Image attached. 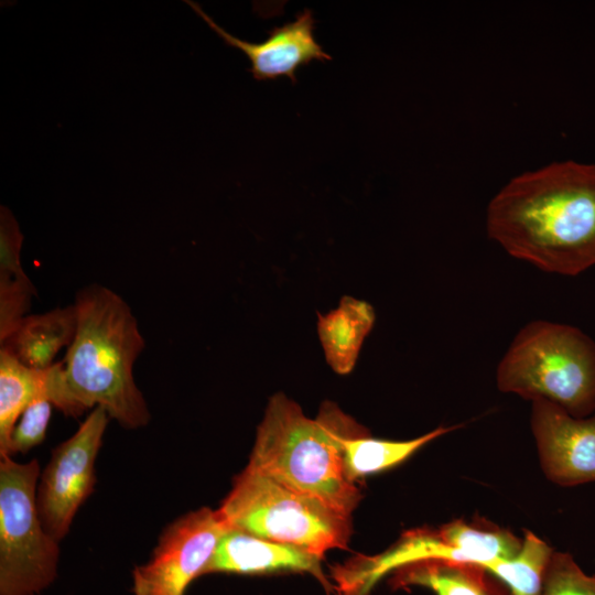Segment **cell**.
Masks as SVG:
<instances>
[{"label":"cell","instance_id":"1","mask_svg":"<svg viewBox=\"0 0 595 595\" xmlns=\"http://www.w3.org/2000/svg\"><path fill=\"white\" fill-rule=\"evenodd\" d=\"M489 238L545 272L595 266V165L553 162L512 177L491 198Z\"/></svg>","mask_w":595,"mask_h":595},{"label":"cell","instance_id":"2","mask_svg":"<svg viewBox=\"0 0 595 595\" xmlns=\"http://www.w3.org/2000/svg\"><path fill=\"white\" fill-rule=\"evenodd\" d=\"M74 307V339L47 369L53 405L71 416L101 407L125 429L147 425L150 411L133 378L145 343L130 306L109 288L90 284L76 293Z\"/></svg>","mask_w":595,"mask_h":595},{"label":"cell","instance_id":"3","mask_svg":"<svg viewBox=\"0 0 595 595\" xmlns=\"http://www.w3.org/2000/svg\"><path fill=\"white\" fill-rule=\"evenodd\" d=\"M367 433L333 402L310 419L279 392L269 400L248 466L350 517L361 495L346 475L342 440Z\"/></svg>","mask_w":595,"mask_h":595},{"label":"cell","instance_id":"4","mask_svg":"<svg viewBox=\"0 0 595 595\" xmlns=\"http://www.w3.org/2000/svg\"><path fill=\"white\" fill-rule=\"evenodd\" d=\"M496 382L501 392L543 399L585 418L595 410V344L574 326L532 321L500 359Z\"/></svg>","mask_w":595,"mask_h":595},{"label":"cell","instance_id":"5","mask_svg":"<svg viewBox=\"0 0 595 595\" xmlns=\"http://www.w3.org/2000/svg\"><path fill=\"white\" fill-rule=\"evenodd\" d=\"M228 529L300 547L318 556L345 549L350 517L250 467L235 477L217 509Z\"/></svg>","mask_w":595,"mask_h":595},{"label":"cell","instance_id":"6","mask_svg":"<svg viewBox=\"0 0 595 595\" xmlns=\"http://www.w3.org/2000/svg\"><path fill=\"white\" fill-rule=\"evenodd\" d=\"M40 465L0 455V595H35L57 576L58 541L36 506Z\"/></svg>","mask_w":595,"mask_h":595},{"label":"cell","instance_id":"7","mask_svg":"<svg viewBox=\"0 0 595 595\" xmlns=\"http://www.w3.org/2000/svg\"><path fill=\"white\" fill-rule=\"evenodd\" d=\"M107 411L96 407L69 439L57 445L40 475L36 506L46 532L62 540L96 483L95 462L109 422Z\"/></svg>","mask_w":595,"mask_h":595},{"label":"cell","instance_id":"8","mask_svg":"<svg viewBox=\"0 0 595 595\" xmlns=\"http://www.w3.org/2000/svg\"><path fill=\"white\" fill-rule=\"evenodd\" d=\"M228 530L217 510L203 507L169 523L150 560L132 572L134 595H184Z\"/></svg>","mask_w":595,"mask_h":595},{"label":"cell","instance_id":"9","mask_svg":"<svg viewBox=\"0 0 595 595\" xmlns=\"http://www.w3.org/2000/svg\"><path fill=\"white\" fill-rule=\"evenodd\" d=\"M531 431L545 477L571 487L595 482V414L574 418L559 405L532 401Z\"/></svg>","mask_w":595,"mask_h":595},{"label":"cell","instance_id":"10","mask_svg":"<svg viewBox=\"0 0 595 595\" xmlns=\"http://www.w3.org/2000/svg\"><path fill=\"white\" fill-rule=\"evenodd\" d=\"M228 46L244 52L251 63L249 69L258 80L288 77L296 83L295 73L301 66L312 61H329L331 55L316 42L314 36L315 21L311 10L305 9L293 22L275 26L261 43L242 41L219 26L201 6L194 1H185Z\"/></svg>","mask_w":595,"mask_h":595},{"label":"cell","instance_id":"11","mask_svg":"<svg viewBox=\"0 0 595 595\" xmlns=\"http://www.w3.org/2000/svg\"><path fill=\"white\" fill-rule=\"evenodd\" d=\"M321 559L300 547L271 541L237 529H228L218 540L202 575L300 571L322 577Z\"/></svg>","mask_w":595,"mask_h":595},{"label":"cell","instance_id":"12","mask_svg":"<svg viewBox=\"0 0 595 595\" xmlns=\"http://www.w3.org/2000/svg\"><path fill=\"white\" fill-rule=\"evenodd\" d=\"M375 321L374 307L350 295H344L328 313H317L318 338L333 371L342 376L353 371Z\"/></svg>","mask_w":595,"mask_h":595},{"label":"cell","instance_id":"13","mask_svg":"<svg viewBox=\"0 0 595 595\" xmlns=\"http://www.w3.org/2000/svg\"><path fill=\"white\" fill-rule=\"evenodd\" d=\"M74 304L55 307L42 314L26 315L2 343L6 349L26 367L45 370L57 353L69 346L76 333Z\"/></svg>","mask_w":595,"mask_h":595},{"label":"cell","instance_id":"14","mask_svg":"<svg viewBox=\"0 0 595 595\" xmlns=\"http://www.w3.org/2000/svg\"><path fill=\"white\" fill-rule=\"evenodd\" d=\"M393 586H424L436 595H511L499 580L480 565L446 560H425L394 571Z\"/></svg>","mask_w":595,"mask_h":595},{"label":"cell","instance_id":"15","mask_svg":"<svg viewBox=\"0 0 595 595\" xmlns=\"http://www.w3.org/2000/svg\"><path fill=\"white\" fill-rule=\"evenodd\" d=\"M23 236L11 212H0V317L4 322L23 318L36 295L35 286L23 271L20 252Z\"/></svg>","mask_w":595,"mask_h":595},{"label":"cell","instance_id":"16","mask_svg":"<svg viewBox=\"0 0 595 595\" xmlns=\"http://www.w3.org/2000/svg\"><path fill=\"white\" fill-rule=\"evenodd\" d=\"M458 428L459 425L439 426L409 441L372 439L368 433L346 436L342 440L346 475L356 482L360 477L388 469L405 461L429 442Z\"/></svg>","mask_w":595,"mask_h":595},{"label":"cell","instance_id":"17","mask_svg":"<svg viewBox=\"0 0 595 595\" xmlns=\"http://www.w3.org/2000/svg\"><path fill=\"white\" fill-rule=\"evenodd\" d=\"M47 369L26 367L0 348V455H9L11 434L24 409L46 391Z\"/></svg>","mask_w":595,"mask_h":595},{"label":"cell","instance_id":"18","mask_svg":"<svg viewBox=\"0 0 595 595\" xmlns=\"http://www.w3.org/2000/svg\"><path fill=\"white\" fill-rule=\"evenodd\" d=\"M554 550L529 530L510 559L498 560L484 569L507 586L511 595H540Z\"/></svg>","mask_w":595,"mask_h":595},{"label":"cell","instance_id":"19","mask_svg":"<svg viewBox=\"0 0 595 595\" xmlns=\"http://www.w3.org/2000/svg\"><path fill=\"white\" fill-rule=\"evenodd\" d=\"M540 595H595V576L586 574L571 554L554 551Z\"/></svg>","mask_w":595,"mask_h":595},{"label":"cell","instance_id":"20","mask_svg":"<svg viewBox=\"0 0 595 595\" xmlns=\"http://www.w3.org/2000/svg\"><path fill=\"white\" fill-rule=\"evenodd\" d=\"M52 407L47 391H44L24 409L11 434L9 456L25 453L44 441Z\"/></svg>","mask_w":595,"mask_h":595}]
</instances>
